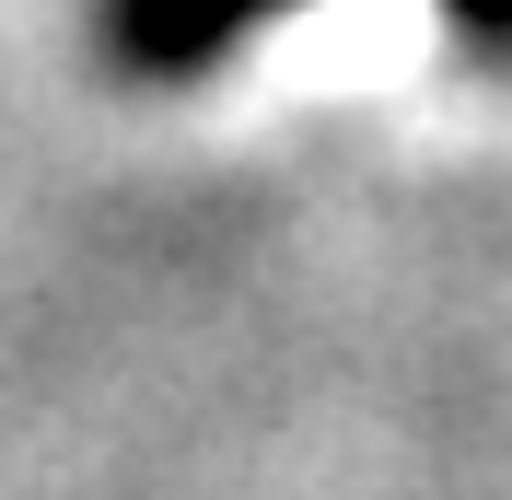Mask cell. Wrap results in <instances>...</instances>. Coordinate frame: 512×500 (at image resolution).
Here are the masks:
<instances>
[{"label": "cell", "mask_w": 512, "mask_h": 500, "mask_svg": "<svg viewBox=\"0 0 512 500\" xmlns=\"http://www.w3.org/2000/svg\"><path fill=\"white\" fill-rule=\"evenodd\" d=\"M268 12H291V0H94V47L117 70H140V82H187L233 35H256Z\"/></svg>", "instance_id": "obj_1"}, {"label": "cell", "mask_w": 512, "mask_h": 500, "mask_svg": "<svg viewBox=\"0 0 512 500\" xmlns=\"http://www.w3.org/2000/svg\"><path fill=\"white\" fill-rule=\"evenodd\" d=\"M443 24L466 35V59H512V0H443Z\"/></svg>", "instance_id": "obj_2"}]
</instances>
